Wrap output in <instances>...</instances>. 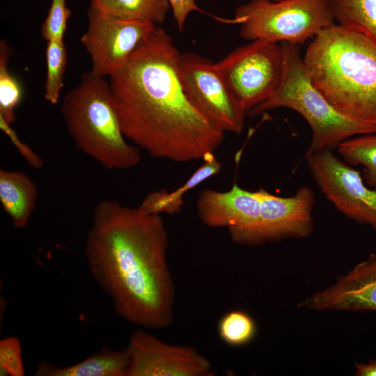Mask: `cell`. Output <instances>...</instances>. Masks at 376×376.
I'll return each instance as SVG.
<instances>
[{
	"label": "cell",
	"instance_id": "6da1fadb",
	"mask_svg": "<svg viewBox=\"0 0 376 376\" xmlns=\"http://www.w3.org/2000/svg\"><path fill=\"white\" fill-rule=\"evenodd\" d=\"M180 55L156 26L109 82L126 139L152 157L182 163L214 153L225 133L187 98L178 75Z\"/></svg>",
	"mask_w": 376,
	"mask_h": 376
},
{
	"label": "cell",
	"instance_id": "7a4b0ae2",
	"mask_svg": "<svg viewBox=\"0 0 376 376\" xmlns=\"http://www.w3.org/2000/svg\"><path fill=\"white\" fill-rule=\"evenodd\" d=\"M168 247L160 215L111 200L96 205L84 246L88 269L116 313L140 328L162 329L173 322Z\"/></svg>",
	"mask_w": 376,
	"mask_h": 376
},
{
	"label": "cell",
	"instance_id": "3957f363",
	"mask_svg": "<svg viewBox=\"0 0 376 376\" xmlns=\"http://www.w3.org/2000/svg\"><path fill=\"white\" fill-rule=\"evenodd\" d=\"M303 63L312 84L338 111L376 125V42L334 24L314 37Z\"/></svg>",
	"mask_w": 376,
	"mask_h": 376
},
{
	"label": "cell",
	"instance_id": "277c9868",
	"mask_svg": "<svg viewBox=\"0 0 376 376\" xmlns=\"http://www.w3.org/2000/svg\"><path fill=\"white\" fill-rule=\"evenodd\" d=\"M76 146L108 169L124 170L141 161L140 149L127 141L113 105L109 82L88 72L65 96L61 108Z\"/></svg>",
	"mask_w": 376,
	"mask_h": 376
},
{
	"label": "cell",
	"instance_id": "5b68a950",
	"mask_svg": "<svg viewBox=\"0 0 376 376\" xmlns=\"http://www.w3.org/2000/svg\"><path fill=\"white\" fill-rule=\"evenodd\" d=\"M283 71L277 90L247 112L249 116L278 108L299 113L308 123L312 139L305 156L333 150L352 137L376 133V125L350 118L338 111L312 84L304 66L299 45L281 42Z\"/></svg>",
	"mask_w": 376,
	"mask_h": 376
},
{
	"label": "cell",
	"instance_id": "8992f818",
	"mask_svg": "<svg viewBox=\"0 0 376 376\" xmlns=\"http://www.w3.org/2000/svg\"><path fill=\"white\" fill-rule=\"evenodd\" d=\"M327 0H251L238 6L233 19L246 40L297 44L334 24Z\"/></svg>",
	"mask_w": 376,
	"mask_h": 376
},
{
	"label": "cell",
	"instance_id": "52a82bcc",
	"mask_svg": "<svg viewBox=\"0 0 376 376\" xmlns=\"http://www.w3.org/2000/svg\"><path fill=\"white\" fill-rule=\"evenodd\" d=\"M215 65L247 113L279 88L283 71L281 47L275 42L253 40L237 47Z\"/></svg>",
	"mask_w": 376,
	"mask_h": 376
},
{
	"label": "cell",
	"instance_id": "ba28073f",
	"mask_svg": "<svg viewBox=\"0 0 376 376\" xmlns=\"http://www.w3.org/2000/svg\"><path fill=\"white\" fill-rule=\"evenodd\" d=\"M178 75L187 98L207 121L224 133L242 132L246 111L215 63L198 54L185 53L179 56Z\"/></svg>",
	"mask_w": 376,
	"mask_h": 376
},
{
	"label": "cell",
	"instance_id": "9c48e42d",
	"mask_svg": "<svg viewBox=\"0 0 376 376\" xmlns=\"http://www.w3.org/2000/svg\"><path fill=\"white\" fill-rule=\"evenodd\" d=\"M315 184L347 218L376 232V189L363 181L360 171L340 159L332 150L305 156Z\"/></svg>",
	"mask_w": 376,
	"mask_h": 376
},
{
	"label": "cell",
	"instance_id": "30bf717a",
	"mask_svg": "<svg viewBox=\"0 0 376 376\" xmlns=\"http://www.w3.org/2000/svg\"><path fill=\"white\" fill-rule=\"evenodd\" d=\"M88 24L81 38L91 60L93 75L105 77L116 73L156 24L113 17L90 8Z\"/></svg>",
	"mask_w": 376,
	"mask_h": 376
},
{
	"label": "cell",
	"instance_id": "8fae6325",
	"mask_svg": "<svg viewBox=\"0 0 376 376\" xmlns=\"http://www.w3.org/2000/svg\"><path fill=\"white\" fill-rule=\"evenodd\" d=\"M126 376H211L210 361L194 347L165 343L143 328L130 335Z\"/></svg>",
	"mask_w": 376,
	"mask_h": 376
},
{
	"label": "cell",
	"instance_id": "7c38bea8",
	"mask_svg": "<svg viewBox=\"0 0 376 376\" xmlns=\"http://www.w3.org/2000/svg\"><path fill=\"white\" fill-rule=\"evenodd\" d=\"M198 216L210 228H226L237 244L256 246L260 217V199L257 191H251L234 183L226 191L205 189L196 202Z\"/></svg>",
	"mask_w": 376,
	"mask_h": 376
},
{
	"label": "cell",
	"instance_id": "4fadbf2b",
	"mask_svg": "<svg viewBox=\"0 0 376 376\" xmlns=\"http://www.w3.org/2000/svg\"><path fill=\"white\" fill-rule=\"evenodd\" d=\"M260 199L258 245L285 239H301L313 232L315 194L304 186L291 196L274 195L263 188L257 190Z\"/></svg>",
	"mask_w": 376,
	"mask_h": 376
},
{
	"label": "cell",
	"instance_id": "5bb4252c",
	"mask_svg": "<svg viewBox=\"0 0 376 376\" xmlns=\"http://www.w3.org/2000/svg\"><path fill=\"white\" fill-rule=\"evenodd\" d=\"M298 306L315 311H376V253Z\"/></svg>",
	"mask_w": 376,
	"mask_h": 376
},
{
	"label": "cell",
	"instance_id": "9a60e30c",
	"mask_svg": "<svg viewBox=\"0 0 376 376\" xmlns=\"http://www.w3.org/2000/svg\"><path fill=\"white\" fill-rule=\"evenodd\" d=\"M38 196L37 186L26 173L0 169V202L14 227L26 226L36 208Z\"/></svg>",
	"mask_w": 376,
	"mask_h": 376
},
{
	"label": "cell",
	"instance_id": "2e32d148",
	"mask_svg": "<svg viewBox=\"0 0 376 376\" xmlns=\"http://www.w3.org/2000/svg\"><path fill=\"white\" fill-rule=\"evenodd\" d=\"M129 365L127 348L113 350L102 347L85 359L60 367L49 362L37 364L36 376H126Z\"/></svg>",
	"mask_w": 376,
	"mask_h": 376
},
{
	"label": "cell",
	"instance_id": "e0dca14e",
	"mask_svg": "<svg viewBox=\"0 0 376 376\" xmlns=\"http://www.w3.org/2000/svg\"><path fill=\"white\" fill-rule=\"evenodd\" d=\"M203 159V164L180 187L170 192L164 189L152 191L145 196L139 207L148 213L157 215L179 212L185 194L221 170V164L214 153L207 154Z\"/></svg>",
	"mask_w": 376,
	"mask_h": 376
},
{
	"label": "cell",
	"instance_id": "ac0fdd59",
	"mask_svg": "<svg viewBox=\"0 0 376 376\" xmlns=\"http://www.w3.org/2000/svg\"><path fill=\"white\" fill-rule=\"evenodd\" d=\"M90 8L126 19L162 24L171 8L168 0H91Z\"/></svg>",
	"mask_w": 376,
	"mask_h": 376
},
{
	"label": "cell",
	"instance_id": "d6986e66",
	"mask_svg": "<svg viewBox=\"0 0 376 376\" xmlns=\"http://www.w3.org/2000/svg\"><path fill=\"white\" fill-rule=\"evenodd\" d=\"M338 24L376 42V0H327Z\"/></svg>",
	"mask_w": 376,
	"mask_h": 376
},
{
	"label": "cell",
	"instance_id": "ffe728a7",
	"mask_svg": "<svg viewBox=\"0 0 376 376\" xmlns=\"http://www.w3.org/2000/svg\"><path fill=\"white\" fill-rule=\"evenodd\" d=\"M336 149L347 164L363 166V181L376 189V133L348 139Z\"/></svg>",
	"mask_w": 376,
	"mask_h": 376
},
{
	"label": "cell",
	"instance_id": "44dd1931",
	"mask_svg": "<svg viewBox=\"0 0 376 376\" xmlns=\"http://www.w3.org/2000/svg\"><path fill=\"white\" fill-rule=\"evenodd\" d=\"M13 49L5 39L0 42V117L8 124L16 120L15 111L22 99L19 80L10 72L8 61Z\"/></svg>",
	"mask_w": 376,
	"mask_h": 376
},
{
	"label": "cell",
	"instance_id": "7402d4cb",
	"mask_svg": "<svg viewBox=\"0 0 376 376\" xmlns=\"http://www.w3.org/2000/svg\"><path fill=\"white\" fill-rule=\"evenodd\" d=\"M46 79L45 99L56 104L63 87V77L67 64V49L63 41H47L46 50Z\"/></svg>",
	"mask_w": 376,
	"mask_h": 376
},
{
	"label": "cell",
	"instance_id": "603a6c76",
	"mask_svg": "<svg viewBox=\"0 0 376 376\" xmlns=\"http://www.w3.org/2000/svg\"><path fill=\"white\" fill-rule=\"evenodd\" d=\"M217 331L221 340L228 345L240 347L249 343L254 337L256 326L253 319L246 312L233 310L226 313L219 320Z\"/></svg>",
	"mask_w": 376,
	"mask_h": 376
},
{
	"label": "cell",
	"instance_id": "cb8c5ba5",
	"mask_svg": "<svg viewBox=\"0 0 376 376\" xmlns=\"http://www.w3.org/2000/svg\"><path fill=\"white\" fill-rule=\"evenodd\" d=\"M71 12L66 6V0H52L47 17L41 26V34L47 42L63 41L67 24Z\"/></svg>",
	"mask_w": 376,
	"mask_h": 376
},
{
	"label": "cell",
	"instance_id": "d4e9b609",
	"mask_svg": "<svg viewBox=\"0 0 376 376\" xmlns=\"http://www.w3.org/2000/svg\"><path fill=\"white\" fill-rule=\"evenodd\" d=\"M24 375L20 340L15 336L1 339L0 340V375L23 376Z\"/></svg>",
	"mask_w": 376,
	"mask_h": 376
},
{
	"label": "cell",
	"instance_id": "484cf974",
	"mask_svg": "<svg viewBox=\"0 0 376 376\" xmlns=\"http://www.w3.org/2000/svg\"><path fill=\"white\" fill-rule=\"evenodd\" d=\"M0 129L7 135L11 143L31 167L40 169L43 166L44 162L40 156L23 142L18 136L16 131L11 127V125L1 117Z\"/></svg>",
	"mask_w": 376,
	"mask_h": 376
},
{
	"label": "cell",
	"instance_id": "4316f807",
	"mask_svg": "<svg viewBox=\"0 0 376 376\" xmlns=\"http://www.w3.org/2000/svg\"><path fill=\"white\" fill-rule=\"evenodd\" d=\"M168 1L180 32L183 31L186 19L189 14L194 11H201L196 0H168Z\"/></svg>",
	"mask_w": 376,
	"mask_h": 376
},
{
	"label": "cell",
	"instance_id": "83f0119b",
	"mask_svg": "<svg viewBox=\"0 0 376 376\" xmlns=\"http://www.w3.org/2000/svg\"><path fill=\"white\" fill-rule=\"evenodd\" d=\"M355 375L357 376H376V361L372 360L368 363H356Z\"/></svg>",
	"mask_w": 376,
	"mask_h": 376
}]
</instances>
